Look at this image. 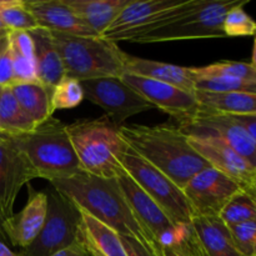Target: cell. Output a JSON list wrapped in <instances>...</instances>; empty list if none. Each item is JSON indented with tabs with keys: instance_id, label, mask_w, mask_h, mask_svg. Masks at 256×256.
Here are the masks:
<instances>
[{
	"instance_id": "cell-27",
	"label": "cell",
	"mask_w": 256,
	"mask_h": 256,
	"mask_svg": "<svg viewBox=\"0 0 256 256\" xmlns=\"http://www.w3.org/2000/svg\"><path fill=\"white\" fill-rule=\"evenodd\" d=\"M198 78L226 76L256 84V69L250 62H219L202 68H194Z\"/></svg>"
},
{
	"instance_id": "cell-34",
	"label": "cell",
	"mask_w": 256,
	"mask_h": 256,
	"mask_svg": "<svg viewBox=\"0 0 256 256\" xmlns=\"http://www.w3.org/2000/svg\"><path fill=\"white\" fill-rule=\"evenodd\" d=\"M122 242L128 256H164L159 244L145 245L130 236H122Z\"/></svg>"
},
{
	"instance_id": "cell-10",
	"label": "cell",
	"mask_w": 256,
	"mask_h": 256,
	"mask_svg": "<svg viewBox=\"0 0 256 256\" xmlns=\"http://www.w3.org/2000/svg\"><path fill=\"white\" fill-rule=\"evenodd\" d=\"M80 82L84 98L102 108L116 125L128 118L154 109L142 95L125 84L122 78H102Z\"/></svg>"
},
{
	"instance_id": "cell-18",
	"label": "cell",
	"mask_w": 256,
	"mask_h": 256,
	"mask_svg": "<svg viewBox=\"0 0 256 256\" xmlns=\"http://www.w3.org/2000/svg\"><path fill=\"white\" fill-rule=\"evenodd\" d=\"M38 26L74 36H98L64 0H24Z\"/></svg>"
},
{
	"instance_id": "cell-38",
	"label": "cell",
	"mask_w": 256,
	"mask_h": 256,
	"mask_svg": "<svg viewBox=\"0 0 256 256\" xmlns=\"http://www.w3.org/2000/svg\"><path fill=\"white\" fill-rule=\"evenodd\" d=\"M0 256H22L20 252H14L4 242L2 238L0 236Z\"/></svg>"
},
{
	"instance_id": "cell-46",
	"label": "cell",
	"mask_w": 256,
	"mask_h": 256,
	"mask_svg": "<svg viewBox=\"0 0 256 256\" xmlns=\"http://www.w3.org/2000/svg\"><path fill=\"white\" fill-rule=\"evenodd\" d=\"M0 30H8V29H6V28H5V26H4V24H2V22H0Z\"/></svg>"
},
{
	"instance_id": "cell-7",
	"label": "cell",
	"mask_w": 256,
	"mask_h": 256,
	"mask_svg": "<svg viewBox=\"0 0 256 256\" xmlns=\"http://www.w3.org/2000/svg\"><path fill=\"white\" fill-rule=\"evenodd\" d=\"M120 165L124 172L166 212L174 224L182 228L192 226L196 214L182 189H180L170 178L142 159L129 146L122 154Z\"/></svg>"
},
{
	"instance_id": "cell-24",
	"label": "cell",
	"mask_w": 256,
	"mask_h": 256,
	"mask_svg": "<svg viewBox=\"0 0 256 256\" xmlns=\"http://www.w3.org/2000/svg\"><path fill=\"white\" fill-rule=\"evenodd\" d=\"M10 90L36 126L52 118V92L44 85L38 82L14 84Z\"/></svg>"
},
{
	"instance_id": "cell-43",
	"label": "cell",
	"mask_w": 256,
	"mask_h": 256,
	"mask_svg": "<svg viewBox=\"0 0 256 256\" xmlns=\"http://www.w3.org/2000/svg\"><path fill=\"white\" fill-rule=\"evenodd\" d=\"M4 218L2 216V214H0V236L2 238H5V235H4V232H2V224H4Z\"/></svg>"
},
{
	"instance_id": "cell-16",
	"label": "cell",
	"mask_w": 256,
	"mask_h": 256,
	"mask_svg": "<svg viewBox=\"0 0 256 256\" xmlns=\"http://www.w3.org/2000/svg\"><path fill=\"white\" fill-rule=\"evenodd\" d=\"M36 178L26 156L14 139L0 142V214L6 220L14 212L15 200L24 185Z\"/></svg>"
},
{
	"instance_id": "cell-40",
	"label": "cell",
	"mask_w": 256,
	"mask_h": 256,
	"mask_svg": "<svg viewBox=\"0 0 256 256\" xmlns=\"http://www.w3.org/2000/svg\"><path fill=\"white\" fill-rule=\"evenodd\" d=\"M8 46H9V39H8V36L0 39V55L8 49Z\"/></svg>"
},
{
	"instance_id": "cell-44",
	"label": "cell",
	"mask_w": 256,
	"mask_h": 256,
	"mask_svg": "<svg viewBox=\"0 0 256 256\" xmlns=\"http://www.w3.org/2000/svg\"><path fill=\"white\" fill-rule=\"evenodd\" d=\"M10 138H12V136H10V135L5 134V132H0V142H2V140H8V139H10Z\"/></svg>"
},
{
	"instance_id": "cell-29",
	"label": "cell",
	"mask_w": 256,
	"mask_h": 256,
	"mask_svg": "<svg viewBox=\"0 0 256 256\" xmlns=\"http://www.w3.org/2000/svg\"><path fill=\"white\" fill-rule=\"evenodd\" d=\"M220 220L228 228L256 219V204L242 190L230 199L219 214Z\"/></svg>"
},
{
	"instance_id": "cell-4",
	"label": "cell",
	"mask_w": 256,
	"mask_h": 256,
	"mask_svg": "<svg viewBox=\"0 0 256 256\" xmlns=\"http://www.w3.org/2000/svg\"><path fill=\"white\" fill-rule=\"evenodd\" d=\"M68 132L82 172L104 179H114L122 172L120 158L128 145L119 125L108 118L78 120L68 125Z\"/></svg>"
},
{
	"instance_id": "cell-9",
	"label": "cell",
	"mask_w": 256,
	"mask_h": 256,
	"mask_svg": "<svg viewBox=\"0 0 256 256\" xmlns=\"http://www.w3.org/2000/svg\"><path fill=\"white\" fill-rule=\"evenodd\" d=\"M116 182L134 216L160 246L166 248L176 244L189 232L192 226L182 228L174 224L166 212L124 172V169L116 175Z\"/></svg>"
},
{
	"instance_id": "cell-28",
	"label": "cell",
	"mask_w": 256,
	"mask_h": 256,
	"mask_svg": "<svg viewBox=\"0 0 256 256\" xmlns=\"http://www.w3.org/2000/svg\"><path fill=\"white\" fill-rule=\"evenodd\" d=\"M0 22L9 32H32L39 28L22 0H0Z\"/></svg>"
},
{
	"instance_id": "cell-42",
	"label": "cell",
	"mask_w": 256,
	"mask_h": 256,
	"mask_svg": "<svg viewBox=\"0 0 256 256\" xmlns=\"http://www.w3.org/2000/svg\"><path fill=\"white\" fill-rule=\"evenodd\" d=\"M250 64L256 69V36L254 40V48H252V62Z\"/></svg>"
},
{
	"instance_id": "cell-36",
	"label": "cell",
	"mask_w": 256,
	"mask_h": 256,
	"mask_svg": "<svg viewBox=\"0 0 256 256\" xmlns=\"http://www.w3.org/2000/svg\"><path fill=\"white\" fill-rule=\"evenodd\" d=\"M50 256H90V254L86 249V245H85L84 238L82 236V239L75 242L72 245L62 250H59V252H54Z\"/></svg>"
},
{
	"instance_id": "cell-13",
	"label": "cell",
	"mask_w": 256,
	"mask_h": 256,
	"mask_svg": "<svg viewBox=\"0 0 256 256\" xmlns=\"http://www.w3.org/2000/svg\"><path fill=\"white\" fill-rule=\"evenodd\" d=\"M182 134L215 135L256 170V142L252 135L229 115L200 109L189 122L179 125Z\"/></svg>"
},
{
	"instance_id": "cell-31",
	"label": "cell",
	"mask_w": 256,
	"mask_h": 256,
	"mask_svg": "<svg viewBox=\"0 0 256 256\" xmlns=\"http://www.w3.org/2000/svg\"><path fill=\"white\" fill-rule=\"evenodd\" d=\"M244 6L234 8L225 16L222 29L226 36H256V20L245 12Z\"/></svg>"
},
{
	"instance_id": "cell-19",
	"label": "cell",
	"mask_w": 256,
	"mask_h": 256,
	"mask_svg": "<svg viewBox=\"0 0 256 256\" xmlns=\"http://www.w3.org/2000/svg\"><path fill=\"white\" fill-rule=\"evenodd\" d=\"M125 72L174 85L185 92H195L196 75L194 68L179 66L128 54L125 60Z\"/></svg>"
},
{
	"instance_id": "cell-22",
	"label": "cell",
	"mask_w": 256,
	"mask_h": 256,
	"mask_svg": "<svg viewBox=\"0 0 256 256\" xmlns=\"http://www.w3.org/2000/svg\"><path fill=\"white\" fill-rule=\"evenodd\" d=\"M98 36L112 25L130 0H64Z\"/></svg>"
},
{
	"instance_id": "cell-17",
	"label": "cell",
	"mask_w": 256,
	"mask_h": 256,
	"mask_svg": "<svg viewBox=\"0 0 256 256\" xmlns=\"http://www.w3.org/2000/svg\"><path fill=\"white\" fill-rule=\"evenodd\" d=\"M48 195L30 188L29 199L22 212L12 214L2 224L5 238L14 246L26 249L42 232L46 219Z\"/></svg>"
},
{
	"instance_id": "cell-33",
	"label": "cell",
	"mask_w": 256,
	"mask_h": 256,
	"mask_svg": "<svg viewBox=\"0 0 256 256\" xmlns=\"http://www.w3.org/2000/svg\"><path fill=\"white\" fill-rule=\"evenodd\" d=\"M162 252L164 256H202L192 228L189 232L176 244L166 248L162 246Z\"/></svg>"
},
{
	"instance_id": "cell-5",
	"label": "cell",
	"mask_w": 256,
	"mask_h": 256,
	"mask_svg": "<svg viewBox=\"0 0 256 256\" xmlns=\"http://www.w3.org/2000/svg\"><path fill=\"white\" fill-rule=\"evenodd\" d=\"M52 35L64 65L65 76L85 82L120 78L125 72L128 54L116 42L100 36H74L60 32Z\"/></svg>"
},
{
	"instance_id": "cell-1",
	"label": "cell",
	"mask_w": 256,
	"mask_h": 256,
	"mask_svg": "<svg viewBox=\"0 0 256 256\" xmlns=\"http://www.w3.org/2000/svg\"><path fill=\"white\" fill-rule=\"evenodd\" d=\"M119 134L130 149L164 172L180 189H184L195 174L210 166L192 149L179 126L119 125Z\"/></svg>"
},
{
	"instance_id": "cell-41",
	"label": "cell",
	"mask_w": 256,
	"mask_h": 256,
	"mask_svg": "<svg viewBox=\"0 0 256 256\" xmlns=\"http://www.w3.org/2000/svg\"><path fill=\"white\" fill-rule=\"evenodd\" d=\"M84 238V236H82ZM84 242H85V245H86V249H88V252H89V254H90V256H102V254H100L99 252H98V250H95L94 248L92 246V245L89 244V242H86V240L84 239Z\"/></svg>"
},
{
	"instance_id": "cell-15",
	"label": "cell",
	"mask_w": 256,
	"mask_h": 256,
	"mask_svg": "<svg viewBox=\"0 0 256 256\" xmlns=\"http://www.w3.org/2000/svg\"><path fill=\"white\" fill-rule=\"evenodd\" d=\"M192 149L210 166L236 182L242 190L256 184V170L222 139L210 134H186Z\"/></svg>"
},
{
	"instance_id": "cell-6",
	"label": "cell",
	"mask_w": 256,
	"mask_h": 256,
	"mask_svg": "<svg viewBox=\"0 0 256 256\" xmlns=\"http://www.w3.org/2000/svg\"><path fill=\"white\" fill-rule=\"evenodd\" d=\"M249 0H194L192 6L165 26L140 35L132 42H175V40L215 39L225 38L224 19L236 6L246 5Z\"/></svg>"
},
{
	"instance_id": "cell-37",
	"label": "cell",
	"mask_w": 256,
	"mask_h": 256,
	"mask_svg": "<svg viewBox=\"0 0 256 256\" xmlns=\"http://www.w3.org/2000/svg\"><path fill=\"white\" fill-rule=\"evenodd\" d=\"M229 116L234 119L238 124L242 125L256 142V115H242V116L229 115Z\"/></svg>"
},
{
	"instance_id": "cell-47",
	"label": "cell",
	"mask_w": 256,
	"mask_h": 256,
	"mask_svg": "<svg viewBox=\"0 0 256 256\" xmlns=\"http://www.w3.org/2000/svg\"><path fill=\"white\" fill-rule=\"evenodd\" d=\"M2 88H0V94H2Z\"/></svg>"
},
{
	"instance_id": "cell-20",
	"label": "cell",
	"mask_w": 256,
	"mask_h": 256,
	"mask_svg": "<svg viewBox=\"0 0 256 256\" xmlns=\"http://www.w3.org/2000/svg\"><path fill=\"white\" fill-rule=\"evenodd\" d=\"M192 229L202 256H244L219 216H195Z\"/></svg>"
},
{
	"instance_id": "cell-3",
	"label": "cell",
	"mask_w": 256,
	"mask_h": 256,
	"mask_svg": "<svg viewBox=\"0 0 256 256\" xmlns=\"http://www.w3.org/2000/svg\"><path fill=\"white\" fill-rule=\"evenodd\" d=\"M36 178L48 182L72 178L82 172L68 125L50 118L28 134L12 136Z\"/></svg>"
},
{
	"instance_id": "cell-45",
	"label": "cell",
	"mask_w": 256,
	"mask_h": 256,
	"mask_svg": "<svg viewBox=\"0 0 256 256\" xmlns=\"http://www.w3.org/2000/svg\"><path fill=\"white\" fill-rule=\"evenodd\" d=\"M8 34H9V30H0V39L8 36Z\"/></svg>"
},
{
	"instance_id": "cell-35",
	"label": "cell",
	"mask_w": 256,
	"mask_h": 256,
	"mask_svg": "<svg viewBox=\"0 0 256 256\" xmlns=\"http://www.w3.org/2000/svg\"><path fill=\"white\" fill-rule=\"evenodd\" d=\"M14 82L12 58L9 46L0 55V88H12Z\"/></svg>"
},
{
	"instance_id": "cell-39",
	"label": "cell",
	"mask_w": 256,
	"mask_h": 256,
	"mask_svg": "<svg viewBox=\"0 0 256 256\" xmlns=\"http://www.w3.org/2000/svg\"><path fill=\"white\" fill-rule=\"evenodd\" d=\"M244 192H246V194L249 195L250 198H252V202H254L256 204V184L252 185V186L248 188V189H244Z\"/></svg>"
},
{
	"instance_id": "cell-23",
	"label": "cell",
	"mask_w": 256,
	"mask_h": 256,
	"mask_svg": "<svg viewBox=\"0 0 256 256\" xmlns=\"http://www.w3.org/2000/svg\"><path fill=\"white\" fill-rule=\"evenodd\" d=\"M200 109L224 115H256V94L195 92Z\"/></svg>"
},
{
	"instance_id": "cell-21",
	"label": "cell",
	"mask_w": 256,
	"mask_h": 256,
	"mask_svg": "<svg viewBox=\"0 0 256 256\" xmlns=\"http://www.w3.org/2000/svg\"><path fill=\"white\" fill-rule=\"evenodd\" d=\"M34 42L35 66H36L38 82L52 92L55 86L65 76V69L62 58L58 52L49 30L36 28L29 32Z\"/></svg>"
},
{
	"instance_id": "cell-8",
	"label": "cell",
	"mask_w": 256,
	"mask_h": 256,
	"mask_svg": "<svg viewBox=\"0 0 256 256\" xmlns=\"http://www.w3.org/2000/svg\"><path fill=\"white\" fill-rule=\"evenodd\" d=\"M46 195V219L36 239L20 252L22 256H50L82 236L79 206L54 188Z\"/></svg>"
},
{
	"instance_id": "cell-2",
	"label": "cell",
	"mask_w": 256,
	"mask_h": 256,
	"mask_svg": "<svg viewBox=\"0 0 256 256\" xmlns=\"http://www.w3.org/2000/svg\"><path fill=\"white\" fill-rule=\"evenodd\" d=\"M50 184L120 236L135 238L145 245L156 244L134 216L116 178L104 179L80 172L74 176L54 180Z\"/></svg>"
},
{
	"instance_id": "cell-14",
	"label": "cell",
	"mask_w": 256,
	"mask_h": 256,
	"mask_svg": "<svg viewBox=\"0 0 256 256\" xmlns=\"http://www.w3.org/2000/svg\"><path fill=\"white\" fill-rule=\"evenodd\" d=\"M184 0H130L100 38L112 42H129L144 34L159 16Z\"/></svg>"
},
{
	"instance_id": "cell-12",
	"label": "cell",
	"mask_w": 256,
	"mask_h": 256,
	"mask_svg": "<svg viewBox=\"0 0 256 256\" xmlns=\"http://www.w3.org/2000/svg\"><path fill=\"white\" fill-rule=\"evenodd\" d=\"M120 78L152 106L174 118L180 124L189 122L200 110L195 92H185L174 85L128 72H124Z\"/></svg>"
},
{
	"instance_id": "cell-32",
	"label": "cell",
	"mask_w": 256,
	"mask_h": 256,
	"mask_svg": "<svg viewBox=\"0 0 256 256\" xmlns=\"http://www.w3.org/2000/svg\"><path fill=\"white\" fill-rule=\"evenodd\" d=\"M235 246L244 256H256V219L229 226Z\"/></svg>"
},
{
	"instance_id": "cell-25",
	"label": "cell",
	"mask_w": 256,
	"mask_h": 256,
	"mask_svg": "<svg viewBox=\"0 0 256 256\" xmlns=\"http://www.w3.org/2000/svg\"><path fill=\"white\" fill-rule=\"evenodd\" d=\"M80 214L82 236L95 250L102 256H128L122 242V236L116 232L84 210L80 209Z\"/></svg>"
},
{
	"instance_id": "cell-11",
	"label": "cell",
	"mask_w": 256,
	"mask_h": 256,
	"mask_svg": "<svg viewBox=\"0 0 256 256\" xmlns=\"http://www.w3.org/2000/svg\"><path fill=\"white\" fill-rule=\"evenodd\" d=\"M196 216H219L225 205L242 188L215 168L202 169L182 189Z\"/></svg>"
},
{
	"instance_id": "cell-26",
	"label": "cell",
	"mask_w": 256,
	"mask_h": 256,
	"mask_svg": "<svg viewBox=\"0 0 256 256\" xmlns=\"http://www.w3.org/2000/svg\"><path fill=\"white\" fill-rule=\"evenodd\" d=\"M35 128L36 125L20 106L10 88H2L0 94V132L10 136H19L32 132Z\"/></svg>"
},
{
	"instance_id": "cell-30",
	"label": "cell",
	"mask_w": 256,
	"mask_h": 256,
	"mask_svg": "<svg viewBox=\"0 0 256 256\" xmlns=\"http://www.w3.org/2000/svg\"><path fill=\"white\" fill-rule=\"evenodd\" d=\"M84 100L82 82L72 78L64 76L52 92V110L72 109Z\"/></svg>"
}]
</instances>
